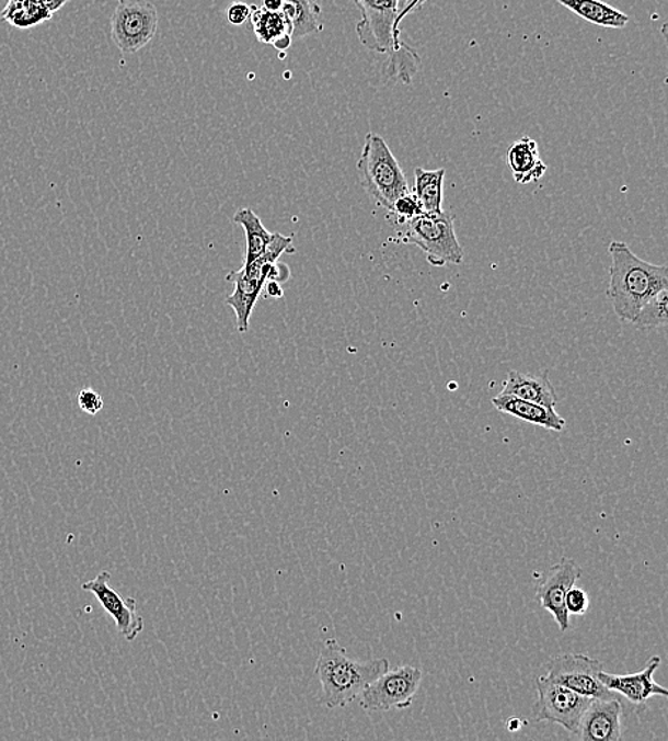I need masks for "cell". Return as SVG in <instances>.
<instances>
[{"instance_id":"obj_1","label":"cell","mask_w":668,"mask_h":741,"mask_svg":"<svg viewBox=\"0 0 668 741\" xmlns=\"http://www.w3.org/2000/svg\"><path fill=\"white\" fill-rule=\"evenodd\" d=\"M609 254L608 297L615 316L632 322L648 299L668 289L667 264H652L640 259L623 241H611Z\"/></svg>"},{"instance_id":"obj_2","label":"cell","mask_w":668,"mask_h":741,"mask_svg":"<svg viewBox=\"0 0 668 741\" xmlns=\"http://www.w3.org/2000/svg\"><path fill=\"white\" fill-rule=\"evenodd\" d=\"M362 13L357 25V35L368 50L387 54L385 76L388 79L410 83L418 73L421 59L412 47L401 41L398 27L400 0H354Z\"/></svg>"},{"instance_id":"obj_3","label":"cell","mask_w":668,"mask_h":741,"mask_svg":"<svg viewBox=\"0 0 668 741\" xmlns=\"http://www.w3.org/2000/svg\"><path fill=\"white\" fill-rule=\"evenodd\" d=\"M390 669L388 659L359 662L348 658L336 639H326L316 659L315 676L322 687L321 703L326 709H339L357 700L369 683Z\"/></svg>"},{"instance_id":"obj_4","label":"cell","mask_w":668,"mask_h":741,"mask_svg":"<svg viewBox=\"0 0 668 741\" xmlns=\"http://www.w3.org/2000/svg\"><path fill=\"white\" fill-rule=\"evenodd\" d=\"M293 251L296 249L292 246V237L274 232L272 244L262 256L227 275V280L235 284L234 293L227 298V304L235 312L237 328L240 332L249 331L251 314L262 296L265 283L272 280L277 283L286 282L290 278V273H279L284 264L278 263V259L284 253H293Z\"/></svg>"},{"instance_id":"obj_5","label":"cell","mask_w":668,"mask_h":741,"mask_svg":"<svg viewBox=\"0 0 668 741\" xmlns=\"http://www.w3.org/2000/svg\"><path fill=\"white\" fill-rule=\"evenodd\" d=\"M357 170L365 192L388 212L396 198L410 192L406 175L385 139L368 133Z\"/></svg>"},{"instance_id":"obj_6","label":"cell","mask_w":668,"mask_h":741,"mask_svg":"<svg viewBox=\"0 0 668 741\" xmlns=\"http://www.w3.org/2000/svg\"><path fill=\"white\" fill-rule=\"evenodd\" d=\"M401 227L402 242L419 247L434 267L463 263V249L454 231L452 214L422 213Z\"/></svg>"},{"instance_id":"obj_7","label":"cell","mask_w":668,"mask_h":741,"mask_svg":"<svg viewBox=\"0 0 668 741\" xmlns=\"http://www.w3.org/2000/svg\"><path fill=\"white\" fill-rule=\"evenodd\" d=\"M112 39L123 55H135L154 39L159 13L150 0H117Z\"/></svg>"},{"instance_id":"obj_8","label":"cell","mask_w":668,"mask_h":741,"mask_svg":"<svg viewBox=\"0 0 668 741\" xmlns=\"http://www.w3.org/2000/svg\"><path fill=\"white\" fill-rule=\"evenodd\" d=\"M422 683L421 669L401 666L388 669L385 673L369 683L359 695V703L367 711L406 709L418 693Z\"/></svg>"},{"instance_id":"obj_9","label":"cell","mask_w":668,"mask_h":741,"mask_svg":"<svg viewBox=\"0 0 668 741\" xmlns=\"http://www.w3.org/2000/svg\"><path fill=\"white\" fill-rule=\"evenodd\" d=\"M538 702L534 706L538 720L551 721L565 727L572 734L579 733L583 715L591 698L581 696L548 676H540L537 683Z\"/></svg>"},{"instance_id":"obj_10","label":"cell","mask_w":668,"mask_h":741,"mask_svg":"<svg viewBox=\"0 0 668 741\" xmlns=\"http://www.w3.org/2000/svg\"><path fill=\"white\" fill-rule=\"evenodd\" d=\"M601 670H603V664L600 660L583 653H565L557 656L549 663L546 676L581 696L615 697L614 693L600 682Z\"/></svg>"},{"instance_id":"obj_11","label":"cell","mask_w":668,"mask_h":741,"mask_svg":"<svg viewBox=\"0 0 668 741\" xmlns=\"http://www.w3.org/2000/svg\"><path fill=\"white\" fill-rule=\"evenodd\" d=\"M112 574L102 570L92 581L84 582V592L92 593L101 603L104 611L115 620L118 634L127 641H135L145 630L143 616L137 612L135 597H122L120 593L111 586Z\"/></svg>"},{"instance_id":"obj_12","label":"cell","mask_w":668,"mask_h":741,"mask_svg":"<svg viewBox=\"0 0 668 741\" xmlns=\"http://www.w3.org/2000/svg\"><path fill=\"white\" fill-rule=\"evenodd\" d=\"M581 577V568L571 558H563L553 565L540 579L537 596L540 606L552 613L561 631L571 626L566 609V595Z\"/></svg>"},{"instance_id":"obj_13","label":"cell","mask_w":668,"mask_h":741,"mask_svg":"<svg viewBox=\"0 0 668 741\" xmlns=\"http://www.w3.org/2000/svg\"><path fill=\"white\" fill-rule=\"evenodd\" d=\"M660 664V656H654L648 660L647 666L637 673L613 674L601 670L599 679L614 695L624 697L633 706L643 707L653 696H668L667 688L654 682V673Z\"/></svg>"},{"instance_id":"obj_14","label":"cell","mask_w":668,"mask_h":741,"mask_svg":"<svg viewBox=\"0 0 668 741\" xmlns=\"http://www.w3.org/2000/svg\"><path fill=\"white\" fill-rule=\"evenodd\" d=\"M623 706L618 697L591 698L581 717L579 739L583 741L622 740Z\"/></svg>"},{"instance_id":"obj_15","label":"cell","mask_w":668,"mask_h":741,"mask_svg":"<svg viewBox=\"0 0 668 741\" xmlns=\"http://www.w3.org/2000/svg\"><path fill=\"white\" fill-rule=\"evenodd\" d=\"M500 394L522 398L525 401L539 403V406L551 408V410L556 408L558 401L556 389H554L548 374L532 375L519 373L515 369L509 371Z\"/></svg>"},{"instance_id":"obj_16","label":"cell","mask_w":668,"mask_h":741,"mask_svg":"<svg viewBox=\"0 0 668 741\" xmlns=\"http://www.w3.org/2000/svg\"><path fill=\"white\" fill-rule=\"evenodd\" d=\"M492 406L496 411L508 413V415L518 418L520 421L528 422V424L544 428V430L562 432L565 430V418L551 408L539 406V403L525 401L522 398L511 396H499L492 399Z\"/></svg>"},{"instance_id":"obj_17","label":"cell","mask_w":668,"mask_h":741,"mask_svg":"<svg viewBox=\"0 0 668 741\" xmlns=\"http://www.w3.org/2000/svg\"><path fill=\"white\" fill-rule=\"evenodd\" d=\"M506 164L518 184L537 183L548 170V166L540 159L538 142L532 137H522L511 142L506 151Z\"/></svg>"},{"instance_id":"obj_18","label":"cell","mask_w":668,"mask_h":741,"mask_svg":"<svg viewBox=\"0 0 668 741\" xmlns=\"http://www.w3.org/2000/svg\"><path fill=\"white\" fill-rule=\"evenodd\" d=\"M70 0H8L0 18L9 25L32 29L50 21Z\"/></svg>"},{"instance_id":"obj_19","label":"cell","mask_w":668,"mask_h":741,"mask_svg":"<svg viewBox=\"0 0 668 741\" xmlns=\"http://www.w3.org/2000/svg\"><path fill=\"white\" fill-rule=\"evenodd\" d=\"M251 26L254 35L264 45H272L277 50L290 49L292 27L283 12H269L264 8L251 7Z\"/></svg>"},{"instance_id":"obj_20","label":"cell","mask_w":668,"mask_h":741,"mask_svg":"<svg viewBox=\"0 0 668 741\" xmlns=\"http://www.w3.org/2000/svg\"><path fill=\"white\" fill-rule=\"evenodd\" d=\"M281 12L291 23L292 41L304 39L324 29L320 21V0H284Z\"/></svg>"},{"instance_id":"obj_21","label":"cell","mask_w":668,"mask_h":741,"mask_svg":"<svg viewBox=\"0 0 668 741\" xmlns=\"http://www.w3.org/2000/svg\"><path fill=\"white\" fill-rule=\"evenodd\" d=\"M557 2L597 26L623 29L630 21L627 14L601 0H557Z\"/></svg>"},{"instance_id":"obj_22","label":"cell","mask_w":668,"mask_h":741,"mask_svg":"<svg viewBox=\"0 0 668 741\" xmlns=\"http://www.w3.org/2000/svg\"><path fill=\"white\" fill-rule=\"evenodd\" d=\"M447 170H426L416 168L414 171V194L424 213H440L444 203V183Z\"/></svg>"},{"instance_id":"obj_23","label":"cell","mask_w":668,"mask_h":741,"mask_svg":"<svg viewBox=\"0 0 668 741\" xmlns=\"http://www.w3.org/2000/svg\"><path fill=\"white\" fill-rule=\"evenodd\" d=\"M234 221L244 228L245 237H247V250H245L244 255V265H247L267 251L268 246L272 244L274 232H269L257 214L249 207L240 208L234 214Z\"/></svg>"},{"instance_id":"obj_24","label":"cell","mask_w":668,"mask_h":741,"mask_svg":"<svg viewBox=\"0 0 668 741\" xmlns=\"http://www.w3.org/2000/svg\"><path fill=\"white\" fill-rule=\"evenodd\" d=\"M667 301L668 289H663V292L648 299V301L640 308L632 324L638 328V330H658V328H666L668 322Z\"/></svg>"},{"instance_id":"obj_25","label":"cell","mask_w":668,"mask_h":741,"mask_svg":"<svg viewBox=\"0 0 668 741\" xmlns=\"http://www.w3.org/2000/svg\"><path fill=\"white\" fill-rule=\"evenodd\" d=\"M422 213L424 210H422L421 204L414 193H406L404 196L396 198L390 210L391 217H395V225L398 226L414 220Z\"/></svg>"},{"instance_id":"obj_26","label":"cell","mask_w":668,"mask_h":741,"mask_svg":"<svg viewBox=\"0 0 668 741\" xmlns=\"http://www.w3.org/2000/svg\"><path fill=\"white\" fill-rule=\"evenodd\" d=\"M565 603L568 615H585L590 606L589 593L585 589L573 586L567 592Z\"/></svg>"},{"instance_id":"obj_27","label":"cell","mask_w":668,"mask_h":741,"mask_svg":"<svg viewBox=\"0 0 668 741\" xmlns=\"http://www.w3.org/2000/svg\"><path fill=\"white\" fill-rule=\"evenodd\" d=\"M79 408L89 415H97L103 410L104 401L101 394L92 388H83L78 396Z\"/></svg>"},{"instance_id":"obj_28","label":"cell","mask_w":668,"mask_h":741,"mask_svg":"<svg viewBox=\"0 0 668 741\" xmlns=\"http://www.w3.org/2000/svg\"><path fill=\"white\" fill-rule=\"evenodd\" d=\"M251 16V7L247 3L235 2L227 9V19L231 25L241 26L249 21Z\"/></svg>"},{"instance_id":"obj_29","label":"cell","mask_w":668,"mask_h":741,"mask_svg":"<svg viewBox=\"0 0 668 741\" xmlns=\"http://www.w3.org/2000/svg\"><path fill=\"white\" fill-rule=\"evenodd\" d=\"M428 0H400V13H398V27L401 26L402 21L412 12L419 11Z\"/></svg>"},{"instance_id":"obj_30","label":"cell","mask_w":668,"mask_h":741,"mask_svg":"<svg viewBox=\"0 0 668 741\" xmlns=\"http://www.w3.org/2000/svg\"><path fill=\"white\" fill-rule=\"evenodd\" d=\"M265 292H267V296L272 298H283L284 296V289L281 288V285L277 282H267V285H264Z\"/></svg>"},{"instance_id":"obj_31","label":"cell","mask_w":668,"mask_h":741,"mask_svg":"<svg viewBox=\"0 0 668 741\" xmlns=\"http://www.w3.org/2000/svg\"><path fill=\"white\" fill-rule=\"evenodd\" d=\"M284 0H263V8L269 12H281Z\"/></svg>"}]
</instances>
